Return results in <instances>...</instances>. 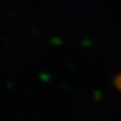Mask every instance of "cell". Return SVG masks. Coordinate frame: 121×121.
Here are the masks:
<instances>
[]
</instances>
